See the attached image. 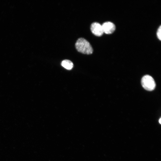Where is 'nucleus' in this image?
Masks as SVG:
<instances>
[{
  "mask_svg": "<svg viewBox=\"0 0 161 161\" xmlns=\"http://www.w3.org/2000/svg\"><path fill=\"white\" fill-rule=\"evenodd\" d=\"M75 46L77 51L83 54L89 55L93 52V49L90 43L83 38H79L76 42Z\"/></svg>",
  "mask_w": 161,
  "mask_h": 161,
  "instance_id": "nucleus-1",
  "label": "nucleus"
},
{
  "mask_svg": "<svg viewBox=\"0 0 161 161\" xmlns=\"http://www.w3.org/2000/svg\"><path fill=\"white\" fill-rule=\"evenodd\" d=\"M161 26H160L158 29L157 32V36L158 38L160 40H161Z\"/></svg>",
  "mask_w": 161,
  "mask_h": 161,
  "instance_id": "nucleus-6",
  "label": "nucleus"
},
{
  "mask_svg": "<svg viewBox=\"0 0 161 161\" xmlns=\"http://www.w3.org/2000/svg\"><path fill=\"white\" fill-rule=\"evenodd\" d=\"M103 33L106 34H110L112 33L115 29V26L112 23L109 22H106L102 25Z\"/></svg>",
  "mask_w": 161,
  "mask_h": 161,
  "instance_id": "nucleus-4",
  "label": "nucleus"
},
{
  "mask_svg": "<svg viewBox=\"0 0 161 161\" xmlns=\"http://www.w3.org/2000/svg\"><path fill=\"white\" fill-rule=\"evenodd\" d=\"M161 119L160 118V119H159V121L160 124H161Z\"/></svg>",
  "mask_w": 161,
  "mask_h": 161,
  "instance_id": "nucleus-7",
  "label": "nucleus"
},
{
  "mask_svg": "<svg viewBox=\"0 0 161 161\" xmlns=\"http://www.w3.org/2000/svg\"><path fill=\"white\" fill-rule=\"evenodd\" d=\"M61 65L65 68L68 70L71 69L73 66L72 62L68 60H65L62 61Z\"/></svg>",
  "mask_w": 161,
  "mask_h": 161,
  "instance_id": "nucleus-5",
  "label": "nucleus"
},
{
  "mask_svg": "<svg viewBox=\"0 0 161 161\" xmlns=\"http://www.w3.org/2000/svg\"><path fill=\"white\" fill-rule=\"evenodd\" d=\"M141 84L143 88L148 91H152L155 89L156 84L153 78L148 75L144 76L142 78Z\"/></svg>",
  "mask_w": 161,
  "mask_h": 161,
  "instance_id": "nucleus-2",
  "label": "nucleus"
},
{
  "mask_svg": "<svg viewBox=\"0 0 161 161\" xmlns=\"http://www.w3.org/2000/svg\"><path fill=\"white\" fill-rule=\"evenodd\" d=\"M90 29L92 32L96 36H100L103 33L102 25L98 23H92L91 25Z\"/></svg>",
  "mask_w": 161,
  "mask_h": 161,
  "instance_id": "nucleus-3",
  "label": "nucleus"
}]
</instances>
